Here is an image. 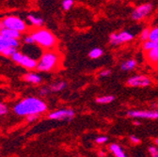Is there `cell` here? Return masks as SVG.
<instances>
[{
  "instance_id": "52a82bcc",
  "label": "cell",
  "mask_w": 158,
  "mask_h": 157,
  "mask_svg": "<svg viewBox=\"0 0 158 157\" xmlns=\"http://www.w3.org/2000/svg\"><path fill=\"white\" fill-rule=\"evenodd\" d=\"M134 39V35L129 31H122L120 33H112L109 36V43L112 46L120 45L124 43L131 42Z\"/></svg>"
},
{
  "instance_id": "836d02e7",
  "label": "cell",
  "mask_w": 158,
  "mask_h": 157,
  "mask_svg": "<svg viewBox=\"0 0 158 157\" xmlns=\"http://www.w3.org/2000/svg\"><path fill=\"white\" fill-rule=\"evenodd\" d=\"M155 142H156V144H158V138H157V139L155 140Z\"/></svg>"
},
{
  "instance_id": "30bf717a",
  "label": "cell",
  "mask_w": 158,
  "mask_h": 157,
  "mask_svg": "<svg viewBox=\"0 0 158 157\" xmlns=\"http://www.w3.org/2000/svg\"><path fill=\"white\" fill-rule=\"evenodd\" d=\"M74 117V111L73 109H59L54 112H51L48 115L50 120H57V121H64V120H72Z\"/></svg>"
},
{
  "instance_id": "4dcf8cb0",
  "label": "cell",
  "mask_w": 158,
  "mask_h": 157,
  "mask_svg": "<svg viewBox=\"0 0 158 157\" xmlns=\"http://www.w3.org/2000/svg\"><path fill=\"white\" fill-rule=\"evenodd\" d=\"M39 116H40V115H38V114L29 115V116H27V122H35L36 120H38Z\"/></svg>"
},
{
  "instance_id": "44dd1931",
  "label": "cell",
  "mask_w": 158,
  "mask_h": 157,
  "mask_svg": "<svg viewBox=\"0 0 158 157\" xmlns=\"http://www.w3.org/2000/svg\"><path fill=\"white\" fill-rule=\"evenodd\" d=\"M158 46V43H155V42H152L151 40H147L145 42H143V44H142V49L145 51V52H148L152 49H153L154 47Z\"/></svg>"
},
{
  "instance_id": "ba28073f",
  "label": "cell",
  "mask_w": 158,
  "mask_h": 157,
  "mask_svg": "<svg viewBox=\"0 0 158 157\" xmlns=\"http://www.w3.org/2000/svg\"><path fill=\"white\" fill-rule=\"evenodd\" d=\"M126 84L130 87L144 88V87H148V86L152 85V80L146 75L136 74V75H134V76L128 78Z\"/></svg>"
},
{
  "instance_id": "277c9868",
  "label": "cell",
  "mask_w": 158,
  "mask_h": 157,
  "mask_svg": "<svg viewBox=\"0 0 158 157\" xmlns=\"http://www.w3.org/2000/svg\"><path fill=\"white\" fill-rule=\"evenodd\" d=\"M0 21L2 22L4 27L13 29V30H17L21 33L27 31V26L26 22L17 16H13V15L7 16Z\"/></svg>"
},
{
  "instance_id": "cb8c5ba5",
  "label": "cell",
  "mask_w": 158,
  "mask_h": 157,
  "mask_svg": "<svg viewBox=\"0 0 158 157\" xmlns=\"http://www.w3.org/2000/svg\"><path fill=\"white\" fill-rule=\"evenodd\" d=\"M150 31H151V28H149V27H146V28H144L141 31V33H140V40L142 42H145V41L149 40Z\"/></svg>"
},
{
  "instance_id": "7c38bea8",
  "label": "cell",
  "mask_w": 158,
  "mask_h": 157,
  "mask_svg": "<svg viewBox=\"0 0 158 157\" xmlns=\"http://www.w3.org/2000/svg\"><path fill=\"white\" fill-rule=\"evenodd\" d=\"M0 35L8 38V39H15V40H20V38L22 36V33L19 32L17 30H13V29H10V28H2L0 29Z\"/></svg>"
},
{
  "instance_id": "484cf974",
  "label": "cell",
  "mask_w": 158,
  "mask_h": 157,
  "mask_svg": "<svg viewBox=\"0 0 158 157\" xmlns=\"http://www.w3.org/2000/svg\"><path fill=\"white\" fill-rule=\"evenodd\" d=\"M24 43H25L26 44H27V45H32V44L35 43L34 39L32 38V36H31L30 34L24 37Z\"/></svg>"
},
{
  "instance_id": "2e32d148",
  "label": "cell",
  "mask_w": 158,
  "mask_h": 157,
  "mask_svg": "<svg viewBox=\"0 0 158 157\" xmlns=\"http://www.w3.org/2000/svg\"><path fill=\"white\" fill-rule=\"evenodd\" d=\"M146 57L150 63L158 65V46L148 51L146 54Z\"/></svg>"
},
{
  "instance_id": "603a6c76",
  "label": "cell",
  "mask_w": 158,
  "mask_h": 157,
  "mask_svg": "<svg viewBox=\"0 0 158 157\" xmlns=\"http://www.w3.org/2000/svg\"><path fill=\"white\" fill-rule=\"evenodd\" d=\"M15 52H17V48L16 47H8L5 50H3V52L1 53V55H3L4 56H10V57H11V56Z\"/></svg>"
},
{
  "instance_id": "4316f807",
  "label": "cell",
  "mask_w": 158,
  "mask_h": 157,
  "mask_svg": "<svg viewBox=\"0 0 158 157\" xmlns=\"http://www.w3.org/2000/svg\"><path fill=\"white\" fill-rule=\"evenodd\" d=\"M112 73L111 70L109 69H104L103 71H101L100 72H99V75H100V77H108L110 76Z\"/></svg>"
},
{
  "instance_id": "f1b7e54d",
  "label": "cell",
  "mask_w": 158,
  "mask_h": 157,
  "mask_svg": "<svg viewBox=\"0 0 158 157\" xmlns=\"http://www.w3.org/2000/svg\"><path fill=\"white\" fill-rule=\"evenodd\" d=\"M149 151H150L152 157H158V149L157 148L152 146L149 148Z\"/></svg>"
},
{
  "instance_id": "d4e9b609",
  "label": "cell",
  "mask_w": 158,
  "mask_h": 157,
  "mask_svg": "<svg viewBox=\"0 0 158 157\" xmlns=\"http://www.w3.org/2000/svg\"><path fill=\"white\" fill-rule=\"evenodd\" d=\"M73 5V0H63L62 1V8L64 10H70Z\"/></svg>"
},
{
  "instance_id": "7402d4cb",
  "label": "cell",
  "mask_w": 158,
  "mask_h": 157,
  "mask_svg": "<svg viewBox=\"0 0 158 157\" xmlns=\"http://www.w3.org/2000/svg\"><path fill=\"white\" fill-rule=\"evenodd\" d=\"M149 40H151V41L155 42V43H158V27H155L151 28Z\"/></svg>"
},
{
  "instance_id": "5bb4252c",
  "label": "cell",
  "mask_w": 158,
  "mask_h": 157,
  "mask_svg": "<svg viewBox=\"0 0 158 157\" xmlns=\"http://www.w3.org/2000/svg\"><path fill=\"white\" fill-rule=\"evenodd\" d=\"M136 66H137V61L134 60V58H130V60H124L121 64V70L123 72H130V71L135 70Z\"/></svg>"
},
{
  "instance_id": "4fadbf2b",
  "label": "cell",
  "mask_w": 158,
  "mask_h": 157,
  "mask_svg": "<svg viewBox=\"0 0 158 157\" xmlns=\"http://www.w3.org/2000/svg\"><path fill=\"white\" fill-rule=\"evenodd\" d=\"M24 80L27 81V83L30 84H34V85H38V84H41L43 79H42V76H40L38 73L35 72H27L24 75Z\"/></svg>"
},
{
  "instance_id": "d6986e66",
  "label": "cell",
  "mask_w": 158,
  "mask_h": 157,
  "mask_svg": "<svg viewBox=\"0 0 158 157\" xmlns=\"http://www.w3.org/2000/svg\"><path fill=\"white\" fill-rule=\"evenodd\" d=\"M115 100V97L113 95H106V96H101L96 98V103L101 104V105H106L113 102Z\"/></svg>"
},
{
  "instance_id": "f546056e",
  "label": "cell",
  "mask_w": 158,
  "mask_h": 157,
  "mask_svg": "<svg viewBox=\"0 0 158 157\" xmlns=\"http://www.w3.org/2000/svg\"><path fill=\"white\" fill-rule=\"evenodd\" d=\"M7 113H8V107L6 106V105L0 103V116H3Z\"/></svg>"
},
{
  "instance_id": "9c48e42d",
  "label": "cell",
  "mask_w": 158,
  "mask_h": 157,
  "mask_svg": "<svg viewBox=\"0 0 158 157\" xmlns=\"http://www.w3.org/2000/svg\"><path fill=\"white\" fill-rule=\"evenodd\" d=\"M127 115L131 118H138V119L157 120L158 110H131L127 112Z\"/></svg>"
},
{
  "instance_id": "5b68a950",
  "label": "cell",
  "mask_w": 158,
  "mask_h": 157,
  "mask_svg": "<svg viewBox=\"0 0 158 157\" xmlns=\"http://www.w3.org/2000/svg\"><path fill=\"white\" fill-rule=\"evenodd\" d=\"M11 60L19 64L20 66H22L26 69H28V70H33V69H36L37 67V63L38 61L35 60V58L31 57V56H28L21 52H15L12 56H11Z\"/></svg>"
},
{
  "instance_id": "3957f363",
  "label": "cell",
  "mask_w": 158,
  "mask_h": 157,
  "mask_svg": "<svg viewBox=\"0 0 158 157\" xmlns=\"http://www.w3.org/2000/svg\"><path fill=\"white\" fill-rule=\"evenodd\" d=\"M30 35L34 39L35 43H37L40 47L47 50H51L55 48L57 43L56 36L46 28L39 27L34 31H32Z\"/></svg>"
},
{
  "instance_id": "d6a6232c",
  "label": "cell",
  "mask_w": 158,
  "mask_h": 157,
  "mask_svg": "<svg viewBox=\"0 0 158 157\" xmlns=\"http://www.w3.org/2000/svg\"><path fill=\"white\" fill-rule=\"evenodd\" d=\"M130 140H131L134 144H138V143H140L139 138H137V137L135 136V135H131V136H130Z\"/></svg>"
},
{
  "instance_id": "7a4b0ae2",
  "label": "cell",
  "mask_w": 158,
  "mask_h": 157,
  "mask_svg": "<svg viewBox=\"0 0 158 157\" xmlns=\"http://www.w3.org/2000/svg\"><path fill=\"white\" fill-rule=\"evenodd\" d=\"M60 63V55L53 50L45 51L38 60L36 70L39 72H52Z\"/></svg>"
},
{
  "instance_id": "1f68e13d",
  "label": "cell",
  "mask_w": 158,
  "mask_h": 157,
  "mask_svg": "<svg viewBox=\"0 0 158 157\" xmlns=\"http://www.w3.org/2000/svg\"><path fill=\"white\" fill-rule=\"evenodd\" d=\"M95 141L99 144H103L107 141V137L106 136H98Z\"/></svg>"
},
{
  "instance_id": "e0dca14e",
  "label": "cell",
  "mask_w": 158,
  "mask_h": 157,
  "mask_svg": "<svg viewBox=\"0 0 158 157\" xmlns=\"http://www.w3.org/2000/svg\"><path fill=\"white\" fill-rule=\"evenodd\" d=\"M67 87V83L65 81H56L54 83H52L49 87L51 92H58V91H61L63 89H65Z\"/></svg>"
},
{
  "instance_id": "8992f818",
  "label": "cell",
  "mask_w": 158,
  "mask_h": 157,
  "mask_svg": "<svg viewBox=\"0 0 158 157\" xmlns=\"http://www.w3.org/2000/svg\"><path fill=\"white\" fill-rule=\"evenodd\" d=\"M152 10V5L151 3H145L140 6L136 7L131 13V18L132 20L138 22L142 21L143 19H145Z\"/></svg>"
},
{
  "instance_id": "6da1fadb",
  "label": "cell",
  "mask_w": 158,
  "mask_h": 157,
  "mask_svg": "<svg viewBox=\"0 0 158 157\" xmlns=\"http://www.w3.org/2000/svg\"><path fill=\"white\" fill-rule=\"evenodd\" d=\"M47 110L46 104L37 97H27L18 102L14 107L13 111L18 116H29L33 114H42Z\"/></svg>"
},
{
  "instance_id": "8fae6325",
  "label": "cell",
  "mask_w": 158,
  "mask_h": 157,
  "mask_svg": "<svg viewBox=\"0 0 158 157\" xmlns=\"http://www.w3.org/2000/svg\"><path fill=\"white\" fill-rule=\"evenodd\" d=\"M19 46V40L15 39H8L0 35V54L8 47H18Z\"/></svg>"
},
{
  "instance_id": "ffe728a7",
  "label": "cell",
  "mask_w": 158,
  "mask_h": 157,
  "mask_svg": "<svg viewBox=\"0 0 158 157\" xmlns=\"http://www.w3.org/2000/svg\"><path fill=\"white\" fill-rule=\"evenodd\" d=\"M104 54V51L101 48H93L89 52V56L92 60H97V58L101 57Z\"/></svg>"
},
{
  "instance_id": "83f0119b",
  "label": "cell",
  "mask_w": 158,
  "mask_h": 157,
  "mask_svg": "<svg viewBox=\"0 0 158 157\" xmlns=\"http://www.w3.org/2000/svg\"><path fill=\"white\" fill-rule=\"evenodd\" d=\"M50 92H51V90H50L49 88H43V89H40L39 94H40V96H42V97H45V96H47Z\"/></svg>"
},
{
  "instance_id": "9a60e30c",
  "label": "cell",
  "mask_w": 158,
  "mask_h": 157,
  "mask_svg": "<svg viewBox=\"0 0 158 157\" xmlns=\"http://www.w3.org/2000/svg\"><path fill=\"white\" fill-rule=\"evenodd\" d=\"M27 21L35 27L39 28V27H42L44 26V19L39 17L37 15H34V14H28L27 16Z\"/></svg>"
},
{
  "instance_id": "ac0fdd59",
  "label": "cell",
  "mask_w": 158,
  "mask_h": 157,
  "mask_svg": "<svg viewBox=\"0 0 158 157\" xmlns=\"http://www.w3.org/2000/svg\"><path fill=\"white\" fill-rule=\"evenodd\" d=\"M110 151L115 154L116 157H127L125 153L123 152V149L118 146V144H112L110 146Z\"/></svg>"
}]
</instances>
